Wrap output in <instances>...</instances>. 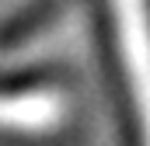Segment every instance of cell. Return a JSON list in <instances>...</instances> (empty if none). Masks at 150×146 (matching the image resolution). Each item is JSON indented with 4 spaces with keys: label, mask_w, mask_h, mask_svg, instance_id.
<instances>
[{
    "label": "cell",
    "mask_w": 150,
    "mask_h": 146,
    "mask_svg": "<svg viewBox=\"0 0 150 146\" xmlns=\"http://www.w3.org/2000/svg\"><path fill=\"white\" fill-rule=\"evenodd\" d=\"M122 59L133 77V94L140 105V125L150 146V7L147 0H112Z\"/></svg>",
    "instance_id": "cell-1"
},
{
    "label": "cell",
    "mask_w": 150,
    "mask_h": 146,
    "mask_svg": "<svg viewBox=\"0 0 150 146\" xmlns=\"http://www.w3.org/2000/svg\"><path fill=\"white\" fill-rule=\"evenodd\" d=\"M67 101L56 91L0 94V129H49L63 118Z\"/></svg>",
    "instance_id": "cell-2"
}]
</instances>
